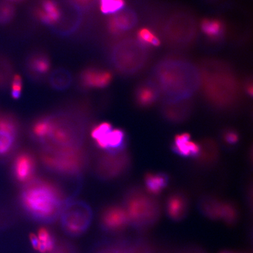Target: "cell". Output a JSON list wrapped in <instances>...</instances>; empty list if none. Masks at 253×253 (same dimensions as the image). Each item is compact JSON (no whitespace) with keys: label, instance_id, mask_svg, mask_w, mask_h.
Returning <instances> with one entry per match:
<instances>
[{"label":"cell","instance_id":"d6a6232c","mask_svg":"<svg viewBox=\"0 0 253 253\" xmlns=\"http://www.w3.org/2000/svg\"><path fill=\"white\" fill-rule=\"evenodd\" d=\"M9 85H10L12 99L14 100L20 99L23 88V80L21 76L19 74H14Z\"/></svg>","mask_w":253,"mask_h":253},{"label":"cell","instance_id":"74e56055","mask_svg":"<svg viewBox=\"0 0 253 253\" xmlns=\"http://www.w3.org/2000/svg\"><path fill=\"white\" fill-rule=\"evenodd\" d=\"M246 90L249 94L251 95V96H252L253 89L252 82L251 83H248L246 84Z\"/></svg>","mask_w":253,"mask_h":253},{"label":"cell","instance_id":"2e32d148","mask_svg":"<svg viewBox=\"0 0 253 253\" xmlns=\"http://www.w3.org/2000/svg\"><path fill=\"white\" fill-rule=\"evenodd\" d=\"M138 22L137 14L130 8H124L113 14L107 21L109 33L114 36H119L133 29Z\"/></svg>","mask_w":253,"mask_h":253},{"label":"cell","instance_id":"ac0fdd59","mask_svg":"<svg viewBox=\"0 0 253 253\" xmlns=\"http://www.w3.org/2000/svg\"><path fill=\"white\" fill-rule=\"evenodd\" d=\"M61 8L56 0H42L41 7L34 11V15L42 24L52 27L61 17Z\"/></svg>","mask_w":253,"mask_h":253},{"label":"cell","instance_id":"484cf974","mask_svg":"<svg viewBox=\"0 0 253 253\" xmlns=\"http://www.w3.org/2000/svg\"><path fill=\"white\" fill-rule=\"evenodd\" d=\"M14 75V67L11 60L0 53V90L8 87Z\"/></svg>","mask_w":253,"mask_h":253},{"label":"cell","instance_id":"5bb4252c","mask_svg":"<svg viewBox=\"0 0 253 253\" xmlns=\"http://www.w3.org/2000/svg\"><path fill=\"white\" fill-rule=\"evenodd\" d=\"M37 161L29 151H22L15 157L12 172L15 181L24 185L36 178Z\"/></svg>","mask_w":253,"mask_h":253},{"label":"cell","instance_id":"ba28073f","mask_svg":"<svg viewBox=\"0 0 253 253\" xmlns=\"http://www.w3.org/2000/svg\"><path fill=\"white\" fill-rule=\"evenodd\" d=\"M162 34L170 45L180 48L187 47L197 37V21L194 16L188 12H175L164 22Z\"/></svg>","mask_w":253,"mask_h":253},{"label":"cell","instance_id":"5b68a950","mask_svg":"<svg viewBox=\"0 0 253 253\" xmlns=\"http://www.w3.org/2000/svg\"><path fill=\"white\" fill-rule=\"evenodd\" d=\"M40 157L42 165L49 171L66 177L80 176L88 162V156L84 147H41Z\"/></svg>","mask_w":253,"mask_h":253},{"label":"cell","instance_id":"9c48e42d","mask_svg":"<svg viewBox=\"0 0 253 253\" xmlns=\"http://www.w3.org/2000/svg\"><path fill=\"white\" fill-rule=\"evenodd\" d=\"M93 216L92 210L86 202L70 199L66 202L59 218L66 235L78 237L89 228Z\"/></svg>","mask_w":253,"mask_h":253},{"label":"cell","instance_id":"4316f807","mask_svg":"<svg viewBox=\"0 0 253 253\" xmlns=\"http://www.w3.org/2000/svg\"><path fill=\"white\" fill-rule=\"evenodd\" d=\"M148 192L154 195H159L166 187L167 177L163 173H147L145 178Z\"/></svg>","mask_w":253,"mask_h":253},{"label":"cell","instance_id":"f35d334b","mask_svg":"<svg viewBox=\"0 0 253 253\" xmlns=\"http://www.w3.org/2000/svg\"><path fill=\"white\" fill-rule=\"evenodd\" d=\"M204 253L202 252V251H198V250H194H194H192V251L188 252L187 253Z\"/></svg>","mask_w":253,"mask_h":253},{"label":"cell","instance_id":"8d00e7d4","mask_svg":"<svg viewBox=\"0 0 253 253\" xmlns=\"http://www.w3.org/2000/svg\"><path fill=\"white\" fill-rule=\"evenodd\" d=\"M71 1L82 7H84V6L85 7H88V5L92 4L94 0H71Z\"/></svg>","mask_w":253,"mask_h":253},{"label":"cell","instance_id":"f1b7e54d","mask_svg":"<svg viewBox=\"0 0 253 253\" xmlns=\"http://www.w3.org/2000/svg\"><path fill=\"white\" fill-rule=\"evenodd\" d=\"M16 15L14 3L0 0V26H5L13 21Z\"/></svg>","mask_w":253,"mask_h":253},{"label":"cell","instance_id":"3957f363","mask_svg":"<svg viewBox=\"0 0 253 253\" xmlns=\"http://www.w3.org/2000/svg\"><path fill=\"white\" fill-rule=\"evenodd\" d=\"M69 199L55 183L41 178H35L24 185L20 196L25 212L34 220L43 224L58 220Z\"/></svg>","mask_w":253,"mask_h":253},{"label":"cell","instance_id":"4dcf8cb0","mask_svg":"<svg viewBox=\"0 0 253 253\" xmlns=\"http://www.w3.org/2000/svg\"><path fill=\"white\" fill-rule=\"evenodd\" d=\"M239 213L236 208L228 202L223 203L222 210L220 215V219L227 225H234L238 220Z\"/></svg>","mask_w":253,"mask_h":253},{"label":"cell","instance_id":"603a6c76","mask_svg":"<svg viewBox=\"0 0 253 253\" xmlns=\"http://www.w3.org/2000/svg\"><path fill=\"white\" fill-rule=\"evenodd\" d=\"M173 150L183 156H197L200 153L201 148L197 142L191 141V135L184 132L176 136Z\"/></svg>","mask_w":253,"mask_h":253},{"label":"cell","instance_id":"8fae6325","mask_svg":"<svg viewBox=\"0 0 253 253\" xmlns=\"http://www.w3.org/2000/svg\"><path fill=\"white\" fill-rule=\"evenodd\" d=\"M129 165V158L125 151L115 153L104 152L97 161L94 172L98 178L108 181L122 175Z\"/></svg>","mask_w":253,"mask_h":253},{"label":"cell","instance_id":"ab89813d","mask_svg":"<svg viewBox=\"0 0 253 253\" xmlns=\"http://www.w3.org/2000/svg\"><path fill=\"white\" fill-rule=\"evenodd\" d=\"M5 1H7L9 2H11L12 3L14 2H18L24 1V0H5Z\"/></svg>","mask_w":253,"mask_h":253},{"label":"cell","instance_id":"836d02e7","mask_svg":"<svg viewBox=\"0 0 253 253\" xmlns=\"http://www.w3.org/2000/svg\"><path fill=\"white\" fill-rule=\"evenodd\" d=\"M98 253H134L130 246L119 245L104 248Z\"/></svg>","mask_w":253,"mask_h":253},{"label":"cell","instance_id":"d4e9b609","mask_svg":"<svg viewBox=\"0 0 253 253\" xmlns=\"http://www.w3.org/2000/svg\"><path fill=\"white\" fill-rule=\"evenodd\" d=\"M49 84L57 90H64L71 86L72 77L70 72L63 68L53 71L49 77Z\"/></svg>","mask_w":253,"mask_h":253},{"label":"cell","instance_id":"6da1fadb","mask_svg":"<svg viewBox=\"0 0 253 253\" xmlns=\"http://www.w3.org/2000/svg\"><path fill=\"white\" fill-rule=\"evenodd\" d=\"M86 118L74 112L53 113L38 119L31 126L32 137L41 147H84Z\"/></svg>","mask_w":253,"mask_h":253},{"label":"cell","instance_id":"30bf717a","mask_svg":"<svg viewBox=\"0 0 253 253\" xmlns=\"http://www.w3.org/2000/svg\"><path fill=\"white\" fill-rule=\"evenodd\" d=\"M91 137L100 149L106 153H115L125 151L126 136L121 128H114L109 122H102L93 126Z\"/></svg>","mask_w":253,"mask_h":253},{"label":"cell","instance_id":"e0dca14e","mask_svg":"<svg viewBox=\"0 0 253 253\" xmlns=\"http://www.w3.org/2000/svg\"><path fill=\"white\" fill-rule=\"evenodd\" d=\"M113 75L109 71L95 68H88L82 71L80 76L81 84L85 88H103L109 86Z\"/></svg>","mask_w":253,"mask_h":253},{"label":"cell","instance_id":"44dd1931","mask_svg":"<svg viewBox=\"0 0 253 253\" xmlns=\"http://www.w3.org/2000/svg\"><path fill=\"white\" fill-rule=\"evenodd\" d=\"M188 211V201L183 195L173 194L168 199L167 211L170 219L176 221L183 220Z\"/></svg>","mask_w":253,"mask_h":253},{"label":"cell","instance_id":"7c38bea8","mask_svg":"<svg viewBox=\"0 0 253 253\" xmlns=\"http://www.w3.org/2000/svg\"><path fill=\"white\" fill-rule=\"evenodd\" d=\"M59 3L61 17L52 28L53 31L61 36H69L77 31L81 23V7L71 0H63Z\"/></svg>","mask_w":253,"mask_h":253},{"label":"cell","instance_id":"e575fe53","mask_svg":"<svg viewBox=\"0 0 253 253\" xmlns=\"http://www.w3.org/2000/svg\"><path fill=\"white\" fill-rule=\"evenodd\" d=\"M47 253H76L75 249L68 243L57 244L54 249Z\"/></svg>","mask_w":253,"mask_h":253},{"label":"cell","instance_id":"9a60e30c","mask_svg":"<svg viewBox=\"0 0 253 253\" xmlns=\"http://www.w3.org/2000/svg\"><path fill=\"white\" fill-rule=\"evenodd\" d=\"M100 224L104 231L120 232L129 225L127 213L122 205H113L104 209L100 216Z\"/></svg>","mask_w":253,"mask_h":253},{"label":"cell","instance_id":"d6986e66","mask_svg":"<svg viewBox=\"0 0 253 253\" xmlns=\"http://www.w3.org/2000/svg\"><path fill=\"white\" fill-rule=\"evenodd\" d=\"M160 90L154 81H146L135 90L136 103L142 107H150L156 102L160 97Z\"/></svg>","mask_w":253,"mask_h":253},{"label":"cell","instance_id":"cb8c5ba5","mask_svg":"<svg viewBox=\"0 0 253 253\" xmlns=\"http://www.w3.org/2000/svg\"><path fill=\"white\" fill-rule=\"evenodd\" d=\"M201 28L208 39L214 41L222 39L226 33L225 24L219 19H204L201 21Z\"/></svg>","mask_w":253,"mask_h":253},{"label":"cell","instance_id":"60d3db41","mask_svg":"<svg viewBox=\"0 0 253 253\" xmlns=\"http://www.w3.org/2000/svg\"><path fill=\"white\" fill-rule=\"evenodd\" d=\"M220 253H236V252H232V251H224L223 252H221Z\"/></svg>","mask_w":253,"mask_h":253},{"label":"cell","instance_id":"7402d4cb","mask_svg":"<svg viewBox=\"0 0 253 253\" xmlns=\"http://www.w3.org/2000/svg\"><path fill=\"white\" fill-rule=\"evenodd\" d=\"M27 71L31 77L46 75L50 69V60L42 53H36L28 56L25 63Z\"/></svg>","mask_w":253,"mask_h":253},{"label":"cell","instance_id":"7a4b0ae2","mask_svg":"<svg viewBox=\"0 0 253 253\" xmlns=\"http://www.w3.org/2000/svg\"><path fill=\"white\" fill-rule=\"evenodd\" d=\"M153 78L167 101L188 99L201 85L200 69L182 59L160 61L154 68Z\"/></svg>","mask_w":253,"mask_h":253},{"label":"cell","instance_id":"4fadbf2b","mask_svg":"<svg viewBox=\"0 0 253 253\" xmlns=\"http://www.w3.org/2000/svg\"><path fill=\"white\" fill-rule=\"evenodd\" d=\"M20 126L14 116L5 114L0 116V158H5L15 150Z\"/></svg>","mask_w":253,"mask_h":253},{"label":"cell","instance_id":"f546056e","mask_svg":"<svg viewBox=\"0 0 253 253\" xmlns=\"http://www.w3.org/2000/svg\"><path fill=\"white\" fill-rule=\"evenodd\" d=\"M139 42L147 46H159L161 41L153 31L148 28H142L139 30L137 34Z\"/></svg>","mask_w":253,"mask_h":253},{"label":"cell","instance_id":"83f0119b","mask_svg":"<svg viewBox=\"0 0 253 253\" xmlns=\"http://www.w3.org/2000/svg\"><path fill=\"white\" fill-rule=\"evenodd\" d=\"M223 202L207 199L201 202L200 210L205 216L211 220H220Z\"/></svg>","mask_w":253,"mask_h":253},{"label":"cell","instance_id":"1f68e13d","mask_svg":"<svg viewBox=\"0 0 253 253\" xmlns=\"http://www.w3.org/2000/svg\"><path fill=\"white\" fill-rule=\"evenodd\" d=\"M100 11L104 14H115L125 7V0H99Z\"/></svg>","mask_w":253,"mask_h":253},{"label":"cell","instance_id":"277c9868","mask_svg":"<svg viewBox=\"0 0 253 253\" xmlns=\"http://www.w3.org/2000/svg\"><path fill=\"white\" fill-rule=\"evenodd\" d=\"M200 70L201 86L209 102L219 107L235 102L240 84L235 71L229 65L220 61H208Z\"/></svg>","mask_w":253,"mask_h":253},{"label":"cell","instance_id":"8992f818","mask_svg":"<svg viewBox=\"0 0 253 253\" xmlns=\"http://www.w3.org/2000/svg\"><path fill=\"white\" fill-rule=\"evenodd\" d=\"M148 46L134 39L119 41L111 52L110 61L114 68L123 75H132L140 72L149 61Z\"/></svg>","mask_w":253,"mask_h":253},{"label":"cell","instance_id":"ffe728a7","mask_svg":"<svg viewBox=\"0 0 253 253\" xmlns=\"http://www.w3.org/2000/svg\"><path fill=\"white\" fill-rule=\"evenodd\" d=\"M30 241L33 249L40 253L52 251L57 245L56 240L51 231L46 227H41L37 234L30 236Z\"/></svg>","mask_w":253,"mask_h":253},{"label":"cell","instance_id":"d590c367","mask_svg":"<svg viewBox=\"0 0 253 253\" xmlns=\"http://www.w3.org/2000/svg\"><path fill=\"white\" fill-rule=\"evenodd\" d=\"M239 135L234 131L226 132L224 134V140L229 144H235L239 141Z\"/></svg>","mask_w":253,"mask_h":253},{"label":"cell","instance_id":"52a82bcc","mask_svg":"<svg viewBox=\"0 0 253 253\" xmlns=\"http://www.w3.org/2000/svg\"><path fill=\"white\" fill-rule=\"evenodd\" d=\"M122 206L127 213L129 225L136 229L150 228L159 219L160 210L157 202L136 190L126 194Z\"/></svg>","mask_w":253,"mask_h":253}]
</instances>
